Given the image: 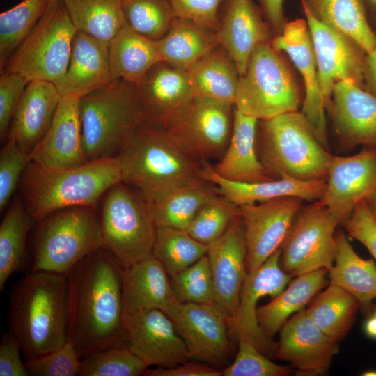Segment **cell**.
I'll list each match as a JSON object with an SVG mask.
<instances>
[{"label": "cell", "instance_id": "6da1fadb", "mask_svg": "<svg viewBox=\"0 0 376 376\" xmlns=\"http://www.w3.org/2000/svg\"><path fill=\"white\" fill-rule=\"evenodd\" d=\"M123 267L105 249L79 261L68 272V340L80 359L127 345L123 322Z\"/></svg>", "mask_w": 376, "mask_h": 376}, {"label": "cell", "instance_id": "7a4b0ae2", "mask_svg": "<svg viewBox=\"0 0 376 376\" xmlns=\"http://www.w3.org/2000/svg\"><path fill=\"white\" fill-rule=\"evenodd\" d=\"M10 331L25 363L63 347L68 340V274L31 271L10 292Z\"/></svg>", "mask_w": 376, "mask_h": 376}, {"label": "cell", "instance_id": "3957f363", "mask_svg": "<svg viewBox=\"0 0 376 376\" xmlns=\"http://www.w3.org/2000/svg\"><path fill=\"white\" fill-rule=\"evenodd\" d=\"M123 182L132 185L148 203L201 179V161L187 152L164 127L139 126L116 156Z\"/></svg>", "mask_w": 376, "mask_h": 376}, {"label": "cell", "instance_id": "277c9868", "mask_svg": "<svg viewBox=\"0 0 376 376\" xmlns=\"http://www.w3.org/2000/svg\"><path fill=\"white\" fill-rule=\"evenodd\" d=\"M123 181L116 157L69 168H49L30 162L22 175L24 206L39 221L57 211L93 206L103 194Z\"/></svg>", "mask_w": 376, "mask_h": 376}, {"label": "cell", "instance_id": "5b68a950", "mask_svg": "<svg viewBox=\"0 0 376 376\" xmlns=\"http://www.w3.org/2000/svg\"><path fill=\"white\" fill-rule=\"evenodd\" d=\"M256 150L266 174L274 180H327L333 157L299 111L258 120Z\"/></svg>", "mask_w": 376, "mask_h": 376}, {"label": "cell", "instance_id": "8992f818", "mask_svg": "<svg viewBox=\"0 0 376 376\" xmlns=\"http://www.w3.org/2000/svg\"><path fill=\"white\" fill-rule=\"evenodd\" d=\"M82 144L88 161L116 157L146 124L134 84L117 79L79 99Z\"/></svg>", "mask_w": 376, "mask_h": 376}, {"label": "cell", "instance_id": "52a82bcc", "mask_svg": "<svg viewBox=\"0 0 376 376\" xmlns=\"http://www.w3.org/2000/svg\"><path fill=\"white\" fill-rule=\"evenodd\" d=\"M38 222L31 271L68 274L81 259L104 249L100 214L93 206L61 210Z\"/></svg>", "mask_w": 376, "mask_h": 376}, {"label": "cell", "instance_id": "ba28073f", "mask_svg": "<svg viewBox=\"0 0 376 376\" xmlns=\"http://www.w3.org/2000/svg\"><path fill=\"white\" fill-rule=\"evenodd\" d=\"M301 94L288 65L269 42L252 52L246 72L240 76L235 107L258 120L298 111Z\"/></svg>", "mask_w": 376, "mask_h": 376}, {"label": "cell", "instance_id": "9c48e42d", "mask_svg": "<svg viewBox=\"0 0 376 376\" xmlns=\"http://www.w3.org/2000/svg\"><path fill=\"white\" fill-rule=\"evenodd\" d=\"M77 29L63 1H52L26 38L9 57L1 73H19L29 81L57 82L70 61Z\"/></svg>", "mask_w": 376, "mask_h": 376}, {"label": "cell", "instance_id": "30bf717a", "mask_svg": "<svg viewBox=\"0 0 376 376\" xmlns=\"http://www.w3.org/2000/svg\"><path fill=\"white\" fill-rule=\"evenodd\" d=\"M100 221L104 249L123 268L152 255L157 226L148 203L124 182L107 191Z\"/></svg>", "mask_w": 376, "mask_h": 376}, {"label": "cell", "instance_id": "8fae6325", "mask_svg": "<svg viewBox=\"0 0 376 376\" xmlns=\"http://www.w3.org/2000/svg\"><path fill=\"white\" fill-rule=\"evenodd\" d=\"M338 226L320 200L302 205L280 247L282 269L292 276L320 269L329 272L335 260Z\"/></svg>", "mask_w": 376, "mask_h": 376}, {"label": "cell", "instance_id": "7c38bea8", "mask_svg": "<svg viewBox=\"0 0 376 376\" xmlns=\"http://www.w3.org/2000/svg\"><path fill=\"white\" fill-rule=\"evenodd\" d=\"M234 104L194 96L166 123V129L196 159L221 157L229 143Z\"/></svg>", "mask_w": 376, "mask_h": 376}, {"label": "cell", "instance_id": "4fadbf2b", "mask_svg": "<svg viewBox=\"0 0 376 376\" xmlns=\"http://www.w3.org/2000/svg\"><path fill=\"white\" fill-rule=\"evenodd\" d=\"M301 7L313 46L319 83L327 109L336 83L350 81L361 86L365 79L366 57L353 40L318 20L304 6Z\"/></svg>", "mask_w": 376, "mask_h": 376}, {"label": "cell", "instance_id": "5bb4252c", "mask_svg": "<svg viewBox=\"0 0 376 376\" xmlns=\"http://www.w3.org/2000/svg\"><path fill=\"white\" fill-rule=\"evenodd\" d=\"M302 204V199L288 196L239 207L245 229L246 273L280 249Z\"/></svg>", "mask_w": 376, "mask_h": 376}, {"label": "cell", "instance_id": "9a60e30c", "mask_svg": "<svg viewBox=\"0 0 376 376\" xmlns=\"http://www.w3.org/2000/svg\"><path fill=\"white\" fill-rule=\"evenodd\" d=\"M183 340L190 359L222 363L230 351L228 321L215 304L178 303L168 315Z\"/></svg>", "mask_w": 376, "mask_h": 376}, {"label": "cell", "instance_id": "2e32d148", "mask_svg": "<svg viewBox=\"0 0 376 376\" xmlns=\"http://www.w3.org/2000/svg\"><path fill=\"white\" fill-rule=\"evenodd\" d=\"M281 249L271 255L260 267L246 273L236 313L229 327L237 339L251 341L265 354H274L277 343L263 331L257 318V304L265 296L277 297L287 287L291 275L280 265Z\"/></svg>", "mask_w": 376, "mask_h": 376}, {"label": "cell", "instance_id": "e0dca14e", "mask_svg": "<svg viewBox=\"0 0 376 376\" xmlns=\"http://www.w3.org/2000/svg\"><path fill=\"white\" fill-rule=\"evenodd\" d=\"M279 52H285L300 72L305 87L301 111L320 143L328 150L325 104L321 91L313 46L306 19L287 22L281 34L270 40Z\"/></svg>", "mask_w": 376, "mask_h": 376}, {"label": "cell", "instance_id": "ac0fdd59", "mask_svg": "<svg viewBox=\"0 0 376 376\" xmlns=\"http://www.w3.org/2000/svg\"><path fill=\"white\" fill-rule=\"evenodd\" d=\"M376 189V147L332 157L327 187L320 200L343 225L355 207Z\"/></svg>", "mask_w": 376, "mask_h": 376}, {"label": "cell", "instance_id": "d6986e66", "mask_svg": "<svg viewBox=\"0 0 376 376\" xmlns=\"http://www.w3.org/2000/svg\"><path fill=\"white\" fill-rule=\"evenodd\" d=\"M127 345L148 367L173 368L190 359L169 316L153 309L124 314Z\"/></svg>", "mask_w": 376, "mask_h": 376}, {"label": "cell", "instance_id": "ffe728a7", "mask_svg": "<svg viewBox=\"0 0 376 376\" xmlns=\"http://www.w3.org/2000/svg\"><path fill=\"white\" fill-rule=\"evenodd\" d=\"M246 242L241 214L228 230L208 245L207 256L212 273L215 305L228 318H234L246 275Z\"/></svg>", "mask_w": 376, "mask_h": 376}, {"label": "cell", "instance_id": "44dd1931", "mask_svg": "<svg viewBox=\"0 0 376 376\" xmlns=\"http://www.w3.org/2000/svg\"><path fill=\"white\" fill-rule=\"evenodd\" d=\"M279 331L275 352L279 359L289 362L298 375L327 373L338 352V342L313 322L305 308L288 320Z\"/></svg>", "mask_w": 376, "mask_h": 376}, {"label": "cell", "instance_id": "7402d4cb", "mask_svg": "<svg viewBox=\"0 0 376 376\" xmlns=\"http://www.w3.org/2000/svg\"><path fill=\"white\" fill-rule=\"evenodd\" d=\"M327 109L342 148L376 147V95L354 83L339 81Z\"/></svg>", "mask_w": 376, "mask_h": 376}, {"label": "cell", "instance_id": "603a6c76", "mask_svg": "<svg viewBox=\"0 0 376 376\" xmlns=\"http://www.w3.org/2000/svg\"><path fill=\"white\" fill-rule=\"evenodd\" d=\"M219 20V29L215 33L217 42L230 56L239 75L242 76L254 48L271 40V29L254 0H224Z\"/></svg>", "mask_w": 376, "mask_h": 376}, {"label": "cell", "instance_id": "cb8c5ba5", "mask_svg": "<svg viewBox=\"0 0 376 376\" xmlns=\"http://www.w3.org/2000/svg\"><path fill=\"white\" fill-rule=\"evenodd\" d=\"M134 84L146 124L162 127L194 96L188 70L164 61Z\"/></svg>", "mask_w": 376, "mask_h": 376}, {"label": "cell", "instance_id": "d4e9b609", "mask_svg": "<svg viewBox=\"0 0 376 376\" xmlns=\"http://www.w3.org/2000/svg\"><path fill=\"white\" fill-rule=\"evenodd\" d=\"M79 99L62 96L49 129L30 154L31 162L54 169L88 162L82 144Z\"/></svg>", "mask_w": 376, "mask_h": 376}, {"label": "cell", "instance_id": "484cf974", "mask_svg": "<svg viewBox=\"0 0 376 376\" xmlns=\"http://www.w3.org/2000/svg\"><path fill=\"white\" fill-rule=\"evenodd\" d=\"M124 314L158 309L169 315L180 303L162 263L153 255L123 268Z\"/></svg>", "mask_w": 376, "mask_h": 376}, {"label": "cell", "instance_id": "4316f807", "mask_svg": "<svg viewBox=\"0 0 376 376\" xmlns=\"http://www.w3.org/2000/svg\"><path fill=\"white\" fill-rule=\"evenodd\" d=\"M61 98L54 83L30 81L15 109L8 139L30 155L49 129Z\"/></svg>", "mask_w": 376, "mask_h": 376}, {"label": "cell", "instance_id": "83f0119b", "mask_svg": "<svg viewBox=\"0 0 376 376\" xmlns=\"http://www.w3.org/2000/svg\"><path fill=\"white\" fill-rule=\"evenodd\" d=\"M113 81L109 45L77 31L72 41L68 69L55 83L61 95L81 98L108 86Z\"/></svg>", "mask_w": 376, "mask_h": 376}, {"label": "cell", "instance_id": "f1b7e54d", "mask_svg": "<svg viewBox=\"0 0 376 376\" xmlns=\"http://www.w3.org/2000/svg\"><path fill=\"white\" fill-rule=\"evenodd\" d=\"M200 175L202 179L215 185L219 194L238 207L288 196L316 201L322 198L327 187V180L280 178L251 183L234 182L218 175L207 161H203Z\"/></svg>", "mask_w": 376, "mask_h": 376}, {"label": "cell", "instance_id": "f546056e", "mask_svg": "<svg viewBox=\"0 0 376 376\" xmlns=\"http://www.w3.org/2000/svg\"><path fill=\"white\" fill-rule=\"evenodd\" d=\"M258 120L245 115L234 106L233 124L229 143L221 160L213 166L220 177L238 182H258L271 180L257 154Z\"/></svg>", "mask_w": 376, "mask_h": 376}, {"label": "cell", "instance_id": "4dcf8cb0", "mask_svg": "<svg viewBox=\"0 0 376 376\" xmlns=\"http://www.w3.org/2000/svg\"><path fill=\"white\" fill-rule=\"evenodd\" d=\"M328 271L320 269L296 276L277 297L257 308V318L264 334L272 339L294 313L305 306L327 285Z\"/></svg>", "mask_w": 376, "mask_h": 376}, {"label": "cell", "instance_id": "1f68e13d", "mask_svg": "<svg viewBox=\"0 0 376 376\" xmlns=\"http://www.w3.org/2000/svg\"><path fill=\"white\" fill-rule=\"evenodd\" d=\"M336 244L334 263L328 272L329 284L345 290L364 308H369L376 300L375 263L361 258L342 230L336 233Z\"/></svg>", "mask_w": 376, "mask_h": 376}, {"label": "cell", "instance_id": "d6a6232c", "mask_svg": "<svg viewBox=\"0 0 376 376\" xmlns=\"http://www.w3.org/2000/svg\"><path fill=\"white\" fill-rule=\"evenodd\" d=\"M109 54L113 79L132 84L162 61L157 41L139 33L127 23L109 45Z\"/></svg>", "mask_w": 376, "mask_h": 376}, {"label": "cell", "instance_id": "836d02e7", "mask_svg": "<svg viewBox=\"0 0 376 376\" xmlns=\"http://www.w3.org/2000/svg\"><path fill=\"white\" fill-rule=\"evenodd\" d=\"M320 22L344 34L366 54L376 50V36L362 0H300Z\"/></svg>", "mask_w": 376, "mask_h": 376}, {"label": "cell", "instance_id": "e575fe53", "mask_svg": "<svg viewBox=\"0 0 376 376\" xmlns=\"http://www.w3.org/2000/svg\"><path fill=\"white\" fill-rule=\"evenodd\" d=\"M187 70L194 96L235 104L240 75L234 62L219 45Z\"/></svg>", "mask_w": 376, "mask_h": 376}, {"label": "cell", "instance_id": "d590c367", "mask_svg": "<svg viewBox=\"0 0 376 376\" xmlns=\"http://www.w3.org/2000/svg\"><path fill=\"white\" fill-rule=\"evenodd\" d=\"M157 43L162 61L184 70H189L218 45L215 33L179 18Z\"/></svg>", "mask_w": 376, "mask_h": 376}, {"label": "cell", "instance_id": "8d00e7d4", "mask_svg": "<svg viewBox=\"0 0 376 376\" xmlns=\"http://www.w3.org/2000/svg\"><path fill=\"white\" fill-rule=\"evenodd\" d=\"M219 194L215 185L201 178L148 205L157 227L187 230L201 207Z\"/></svg>", "mask_w": 376, "mask_h": 376}, {"label": "cell", "instance_id": "74e56055", "mask_svg": "<svg viewBox=\"0 0 376 376\" xmlns=\"http://www.w3.org/2000/svg\"><path fill=\"white\" fill-rule=\"evenodd\" d=\"M77 31L109 45L126 20L120 0H65Z\"/></svg>", "mask_w": 376, "mask_h": 376}, {"label": "cell", "instance_id": "f35d334b", "mask_svg": "<svg viewBox=\"0 0 376 376\" xmlns=\"http://www.w3.org/2000/svg\"><path fill=\"white\" fill-rule=\"evenodd\" d=\"M359 305L350 292L329 284L313 300L306 311L323 332L338 343L350 331Z\"/></svg>", "mask_w": 376, "mask_h": 376}, {"label": "cell", "instance_id": "ab89813d", "mask_svg": "<svg viewBox=\"0 0 376 376\" xmlns=\"http://www.w3.org/2000/svg\"><path fill=\"white\" fill-rule=\"evenodd\" d=\"M36 221L21 201L5 214L0 225V291L10 275L23 269L26 263V237Z\"/></svg>", "mask_w": 376, "mask_h": 376}, {"label": "cell", "instance_id": "60d3db41", "mask_svg": "<svg viewBox=\"0 0 376 376\" xmlns=\"http://www.w3.org/2000/svg\"><path fill=\"white\" fill-rule=\"evenodd\" d=\"M208 245L193 238L187 230L157 227L152 255L170 277L198 261L207 253Z\"/></svg>", "mask_w": 376, "mask_h": 376}, {"label": "cell", "instance_id": "b9f144b4", "mask_svg": "<svg viewBox=\"0 0 376 376\" xmlns=\"http://www.w3.org/2000/svg\"><path fill=\"white\" fill-rule=\"evenodd\" d=\"M50 0H22L0 14V69L29 35Z\"/></svg>", "mask_w": 376, "mask_h": 376}, {"label": "cell", "instance_id": "7bdbcfd3", "mask_svg": "<svg viewBox=\"0 0 376 376\" xmlns=\"http://www.w3.org/2000/svg\"><path fill=\"white\" fill-rule=\"evenodd\" d=\"M127 24L153 40L163 38L177 18L168 0H120Z\"/></svg>", "mask_w": 376, "mask_h": 376}, {"label": "cell", "instance_id": "ee69618b", "mask_svg": "<svg viewBox=\"0 0 376 376\" xmlns=\"http://www.w3.org/2000/svg\"><path fill=\"white\" fill-rule=\"evenodd\" d=\"M240 214V207L219 194L201 207L187 232L197 241L210 245L224 234Z\"/></svg>", "mask_w": 376, "mask_h": 376}, {"label": "cell", "instance_id": "f6af8a7d", "mask_svg": "<svg viewBox=\"0 0 376 376\" xmlns=\"http://www.w3.org/2000/svg\"><path fill=\"white\" fill-rule=\"evenodd\" d=\"M148 366L127 345L113 346L81 359L80 376H139Z\"/></svg>", "mask_w": 376, "mask_h": 376}, {"label": "cell", "instance_id": "bcb514c9", "mask_svg": "<svg viewBox=\"0 0 376 376\" xmlns=\"http://www.w3.org/2000/svg\"><path fill=\"white\" fill-rule=\"evenodd\" d=\"M179 302L215 304L212 273L207 255L170 277Z\"/></svg>", "mask_w": 376, "mask_h": 376}, {"label": "cell", "instance_id": "7dc6e473", "mask_svg": "<svg viewBox=\"0 0 376 376\" xmlns=\"http://www.w3.org/2000/svg\"><path fill=\"white\" fill-rule=\"evenodd\" d=\"M233 362L222 370L223 376H285L292 370L272 361L251 341L239 338Z\"/></svg>", "mask_w": 376, "mask_h": 376}, {"label": "cell", "instance_id": "c3c4849f", "mask_svg": "<svg viewBox=\"0 0 376 376\" xmlns=\"http://www.w3.org/2000/svg\"><path fill=\"white\" fill-rule=\"evenodd\" d=\"M31 162V156L8 139L0 152V210H4Z\"/></svg>", "mask_w": 376, "mask_h": 376}, {"label": "cell", "instance_id": "681fc988", "mask_svg": "<svg viewBox=\"0 0 376 376\" xmlns=\"http://www.w3.org/2000/svg\"><path fill=\"white\" fill-rule=\"evenodd\" d=\"M80 363L77 349L68 340L61 348L25 364L31 376H75L79 374Z\"/></svg>", "mask_w": 376, "mask_h": 376}, {"label": "cell", "instance_id": "f907efd6", "mask_svg": "<svg viewBox=\"0 0 376 376\" xmlns=\"http://www.w3.org/2000/svg\"><path fill=\"white\" fill-rule=\"evenodd\" d=\"M177 18L186 19L216 33L224 0H168Z\"/></svg>", "mask_w": 376, "mask_h": 376}, {"label": "cell", "instance_id": "816d5d0a", "mask_svg": "<svg viewBox=\"0 0 376 376\" xmlns=\"http://www.w3.org/2000/svg\"><path fill=\"white\" fill-rule=\"evenodd\" d=\"M29 81L19 73H1L0 137L1 140L8 134L15 109Z\"/></svg>", "mask_w": 376, "mask_h": 376}, {"label": "cell", "instance_id": "f5cc1de1", "mask_svg": "<svg viewBox=\"0 0 376 376\" xmlns=\"http://www.w3.org/2000/svg\"><path fill=\"white\" fill-rule=\"evenodd\" d=\"M342 226L348 236L361 242L376 260V222L365 201L355 207Z\"/></svg>", "mask_w": 376, "mask_h": 376}, {"label": "cell", "instance_id": "db71d44e", "mask_svg": "<svg viewBox=\"0 0 376 376\" xmlns=\"http://www.w3.org/2000/svg\"><path fill=\"white\" fill-rule=\"evenodd\" d=\"M20 345L13 334L4 332L0 344V376H28Z\"/></svg>", "mask_w": 376, "mask_h": 376}, {"label": "cell", "instance_id": "11a10c76", "mask_svg": "<svg viewBox=\"0 0 376 376\" xmlns=\"http://www.w3.org/2000/svg\"><path fill=\"white\" fill-rule=\"evenodd\" d=\"M147 376H221L222 371L213 368L203 362L185 361L175 367L167 368L157 367L145 370Z\"/></svg>", "mask_w": 376, "mask_h": 376}, {"label": "cell", "instance_id": "9f6ffc18", "mask_svg": "<svg viewBox=\"0 0 376 376\" xmlns=\"http://www.w3.org/2000/svg\"><path fill=\"white\" fill-rule=\"evenodd\" d=\"M256 1L271 30H274L277 35L281 34L287 22L283 9L284 0H256Z\"/></svg>", "mask_w": 376, "mask_h": 376}, {"label": "cell", "instance_id": "6f0895ef", "mask_svg": "<svg viewBox=\"0 0 376 376\" xmlns=\"http://www.w3.org/2000/svg\"><path fill=\"white\" fill-rule=\"evenodd\" d=\"M364 78L370 88L376 93V50L366 54Z\"/></svg>", "mask_w": 376, "mask_h": 376}, {"label": "cell", "instance_id": "680465c9", "mask_svg": "<svg viewBox=\"0 0 376 376\" xmlns=\"http://www.w3.org/2000/svg\"><path fill=\"white\" fill-rule=\"evenodd\" d=\"M364 331L367 336L376 339V315L369 318L365 322Z\"/></svg>", "mask_w": 376, "mask_h": 376}, {"label": "cell", "instance_id": "91938a15", "mask_svg": "<svg viewBox=\"0 0 376 376\" xmlns=\"http://www.w3.org/2000/svg\"><path fill=\"white\" fill-rule=\"evenodd\" d=\"M365 202L376 222V189L366 198Z\"/></svg>", "mask_w": 376, "mask_h": 376}, {"label": "cell", "instance_id": "94428289", "mask_svg": "<svg viewBox=\"0 0 376 376\" xmlns=\"http://www.w3.org/2000/svg\"><path fill=\"white\" fill-rule=\"evenodd\" d=\"M363 375L366 376H376V370H372L363 373Z\"/></svg>", "mask_w": 376, "mask_h": 376}, {"label": "cell", "instance_id": "6125c7cd", "mask_svg": "<svg viewBox=\"0 0 376 376\" xmlns=\"http://www.w3.org/2000/svg\"><path fill=\"white\" fill-rule=\"evenodd\" d=\"M370 3H372L374 5H376V0H368Z\"/></svg>", "mask_w": 376, "mask_h": 376}, {"label": "cell", "instance_id": "be15d7a7", "mask_svg": "<svg viewBox=\"0 0 376 376\" xmlns=\"http://www.w3.org/2000/svg\"><path fill=\"white\" fill-rule=\"evenodd\" d=\"M52 1H65V0H52Z\"/></svg>", "mask_w": 376, "mask_h": 376}, {"label": "cell", "instance_id": "e7e4bbea", "mask_svg": "<svg viewBox=\"0 0 376 376\" xmlns=\"http://www.w3.org/2000/svg\"><path fill=\"white\" fill-rule=\"evenodd\" d=\"M375 315H376V312H375Z\"/></svg>", "mask_w": 376, "mask_h": 376}]
</instances>
